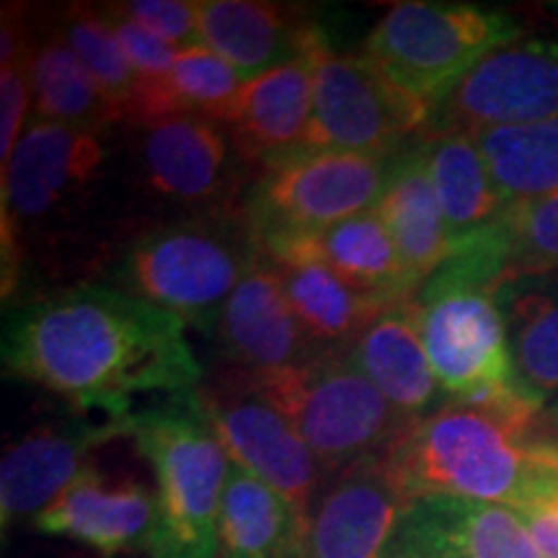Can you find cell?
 <instances>
[{
    "label": "cell",
    "mask_w": 558,
    "mask_h": 558,
    "mask_svg": "<svg viewBox=\"0 0 558 558\" xmlns=\"http://www.w3.org/2000/svg\"><path fill=\"white\" fill-rule=\"evenodd\" d=\"M3 369L83 414L117 422L202 386L184 320L107 284L13 308L3 324Z\"/></svg>",
    "instance_id": "cell-1"
},
{
    "label": "cell",
    "mask_w": 558,
    "mask_h": 558,
    "mask_svg": "<svg viewBox=\"0 0 558 558\" xmlns=\"http://www.w3.org/2000/svg\"><path fill=\"white\" fill-rule=\"evenodd\" d=\"M497 411L448 401L380 456L403 501L458 497L522 509L558 492V445Z\"/></svg>",
    "instance_id": "cell-2"
},
{
    "label": "cell",
    "mask_w": 558,
    "mask_h": 558,
    "mask_svg": "<svg viewBox=\"0 0 558 558\" xmlns=\"http://www.w3.org/2000/svg\"><path fill=\"white\" fill-rule=\"evenodd\" d=\"M130 437L156 473L150 558H218L230 458L199 407L197 390L156 401L130 418Z\"/></svg>",
    "instance_id": "cell-3"
},
{
    "label": "cell",
    "mask_w": 558,
    "mask_h": 558,
    "mask_svg": "<svg viewBox=\"0 0 558 558\" xmlns=\"http://www.w3.org/2000/svg\"><path fill=\"white\" fill-rule=\"evenodd\" d=\"M416 324L450 401L535 424L546 401L522 386L494 292L439 267L414 298Z\"/></svg>",
    "instance_id": "cell-4"
},
{
    "label": "cell",
    "mask_w": 558,
    "mask_h": 558,
    "mask_svg": "<svg viewBox=\"0 0 558 558\" xmlns=\"http://www.w3.org/2000/svg\"><path fill=\"white\" fill-rule=\"evenodd\" d=\"M248 380L288 416L326 471L380 458L411 424L362 373L352 349H324L300 365Z\"/></svg>",
    "instance_id": "cell-5"
},
{
    "label": "cell",
    "mask_w": 558,
    "mask_h": 558,
    "mask_svg": "<svg viewBox=\"0 0 558 558\" xmlns=\"http://www.w3.org/2000/svg\"><path fill=\"white\" fill-rule=\"evenodd\" d=\"M262 259L251 222L197 220L166 226L132 243L120 267V290L215 331L230 292Z\"/></svg>",
    "instance_id": "cell-6"
},
{
    "label": "cell",
    "mask_w": 558,
    "mask_h": 558,
    "mask_svg": "<svg viewBox=\"0 0 558 558\" xmlns=\"http://www.w3.org/2000/svg\"><path fill=\"white\" fill-rule=\"evenodd\" d=\"M518 39L520 26L507 13L403 0L373 26L362 54L388 83L435 109L478 60Z\"/></svg>",
    "instance_id": "cell-7"
},
{
    "label": "cell",
    "mask_w": 558,
    "mask_h": 558,
    "mask_svg": "<svg viewBox=\"0 0 558 558\" xmlns=\"http://www.w3.org/2000/svg\"><path fill=\"white\" fill-rule=\"evenodd\" d=\"M305 50L313 62V114L303 150L388 160L411 135L427 132L435 109L388 83L365 54L331 50L320 32Z\"/></svg>",
    "instance_id": "cell-8"
},
{
    "label": "cell",
    "mask_w": 558,
    "mask_h": 558,
    "mask_svg": "<svg viewBox=\"0 0 558 558\" xmlns=\"http://www.w3.org/2000/svg\"><path fill=\"white\" fill-rule=\"evenodd\" d=\"M390 158L300 150L259 171L246 199L254 239L318 230L378 205Z\"/></svg>",
    "instance_id": "cell-9"
},
{
    "label": "cell",
    "mask_w": 558,
    "mask_h": 558,
    "mask_svg": "<svg viewBox=\"0 0 558 558\" xmlns=\"http://www.w3.org/2000/svg\"><path fill=\"white\" fill-rule=\"evenodd\" d=\"M197 399L230 463L282 494L305 525L326 469L288 416L251 386L243 369L202 383Z\"/></svg>",
    "instance_id": "cell-10"
},
{
    "label": "cell",
    "mask_w": 558,
    "mask_h": 558,
    "mask_svg": "<svg viewBox=\"0 0 558 558\" xmlns=\"http://www.w3.org/2000/svg\"><path fill=\"white\" fill-rule=\"evenodd\" d=\"M104 156L101 132L29 120L13 150L3 186V295H9L19 267V222L47 218L94 181Z\"/></svg>",
    "instance_id": "cell-11"
},
{
    "label": "cell",
    "mask_w": 558,
    "mask_h": 558,
    "mask_svg": "<svg viewBox=\"0 0 558 558\" xmlns=\"http://www.w3.org/2000/svg\"><path fill=\"white\" fill-rule=\"evenodd\" d=\"M558 117V47L525 41L478 60L435 107L427 132L512 128Z\"/></svg>",
    "instance_id": "cell-12"
},
{
    "label": "cell",
    "mask_w": 558,
    "mask_h": 558,
    "mask_svg": "<svg viewBox=\"0 0 558 558\" xmlns=\"http://www.w3.org/2000/svg\"><path fill=\"white\" fill-rule=\"evenodd\" d=\"M120 437H130V418L47 424L16 439L0 463L3 530L37 518L83 471L90 469V452Z\"/></svg>",
    "instance_id": "cell-13"
},
{
    "label": "cell",
    "mask_w": 558,
    "mask_h": 558,
    "mask_svg": "<svg viewBox=\"0 0 558 558\" xmlns=\"http://www.w3.org/2000/svg\"><path fill=\"white\" fill-rule=\"evenodd\" d=\"M388 550L411 558H543L518 509L458 497L409 501Z\"/></svg>",
    "instance_id": "cell-14"
},
{
    "label": "cell",
    "mask_w": 558,
    "mask_h": 558,
    "mask_svg": "<svg viewBox=\"0 0 558 558\" xmlns=\"http://www.w3.org/2000/svg\"><path fill=\"white\" fill-rule=\"evenodd\" d=\"M403 507L380 458L352 465L316 499L295 558H383Z\"/></svg>",
    "instance_id": "cell-15"
},
{
    "label": "cell",
    "mask_w": 558,
    "mask_h": 558,
    "mask_svg": "<svg viewBox=\"0 0 558 558\" xmlns=\"http://www.w3.org/2000/svg\"><path fill=\"white\" fill-rule=\"evenodd\" d=\"M313 114V62L300 58L241 83L235 96L213 117L226 130L241 160L264 171L303 150Z\"/></svg>",
    "instance_id": "cell-16"
},
{
    "label": "cell",
    "mask_w": 558,
    "mask_h": 558,
    "mask_svg": "<svg viewBox=\"0 0 558 558\" xmlns=\"http://www.w3.org/2000/svg\"><path fill=\"white\" fill-rule=\"evenodd\" d=\"M259 248L269 262L320 264L390 303H407L418 292L375 207L318 230L269 235L259 241Z\"/></svg>",
    "instance_id": "cell-17"
},
{
    "label": "cell",
    "mask_w": 558,
    "mask_h": 558,
    "mask_svg": "<svg viewBox=\"0 0 558 558\" xmlns=\"http://www.w3.org/2000/svg\"><path fill=\"white\" fill-rule=\"evenodd\" d=\"M156 494L135 478H109L90 465L70 484L32 525L41 535L68 538L117 556L148 548L156 527Z\"/></svg>",
    "instance_id": "cell-18"
},
{
    "label": "cell",
    "mask_w": 558,
    "mask_h": 558,
    "mask_svg": "<svg viewBox=\"0 0 558 558\" xmlns=\"http://www.w3.org/2000/svg\"><path fill=\"white\" fill-rule=\"evenodd\" d=\"M215 331L230 362L248 375L277 373L324 352L303 331L264 254L228 295Z\"/></svg>",
    "instance_id": "cell-19"
},
{
    "label": "cell",
    "mask_w": 558,
    "mask_h": 558,
    "mask_svg": "<svg viewBox=\"0 0 558 558\" xmlns=\"http://www.w3.org/2000/svg\"><path fill=\"white\" fill-rule=\"evenodd\" d=\"M140 130V163L150 192L177 205H207L226 197L233 177V143L220 124L199 114H173Z\"/></svg>",
    "instance_id": "cell-20"
},
{
    "label": "cell",
    "mask_w": 558,
    "mask_h": 558,
    "mask_svg": "<svg viewBox=\"0 0 558 558\" xmlns=\"http://www.w3.org/2000/svg\"><path fill=\"white\" fill-rule=\"evenodd\" d=\"M318 29L298 5L267 0H199V45L243 81L300 58Z\"/></svg>",
    "instance_id": "cell-21"
},
{
    "label": "cell",
    "mask_w": 558,
    "mask_h": 558,
    "mask_svg": "<svg viewBox=\"0 0 558 558\" xmlns=\"http://www.w3.org/2000/svg\"><path fill=\"white\" fill-rule=\"evenodd\" d=\"M378 215L390 230L411 282L418 290L448 262L452 241L432 184L424 140L409 143L390 158L388 179L378 199Z\"/></svg>",
    "instance_id": "cell-22"
},
{
    "label": "cell",
    "mask_w": 558,
    "mask_h": 558,
    "mask_svg": "<svg viewBox=\"0 0 558 558\" xmlns=\"http://www.w3.org/2000/svg\"><path fill=\"white\" fill-rule=\"evenodd\" d=\"M352 357L390 407L411 422L437 411V401L445 399L418 333L414 298L375 318L354 341Z\"/></svg>",
    "instance_id": "cell-23"
},
{
    "label": "cell",
    "mask_w": 558,
    "mask_h": 558,
    "mask_svg": "<svg viewBox=\"0 0 558 558\" xmlns=\"http://www.w3.org/2000/svg\"><path fill=\"white\" fill-rule=\"evenodd\" d=\"M267 259V256H264ZM269 262V259H267ZM292 311L318 349H352L367 326L399 303L354 288L313 262H269Z\"/></svg>",
    "instance_id": "cell-24"
},
{
    "label": "cell",
    "mask_w": 558,
    "mask_h": 558,
    "mask_svg": "<svg viewBox=\"0 0 558 558\" xmlns=\"http://www.w3.org/2000/svg\"><path fill=\"white\" fill-rule=\"evenodd\" d=\"M303 527L282 494L230 465L220 507L218 558H295Z\"/></svg>",
    "instance_id": "cell-25"
},
{
    "label": "cell",
    "mask_w": 558,
    "mask_h": 558,
    "mask_svg": "<svg viewBox=\"0 0 558 558\" xmlns=\"http://www.w3.org/2000/svg\"><path fill=\"white\" fill-rule=\"evenodd\" d=\"M26 75L32 88V120L101 132L122 122L94 75L83 68L58 32L29 41Z\"/></svg>",
    "instance_id": "cell-26"
},
{
    "label": "cell",
    "mask_w": 558,
    "mask_h": 558,
    "mask_svg": "<svg viewBox=\"0 0 558 558\" xmlns=\"http://www.w3.org/2000/svg\"><path fill=\"white\" fill-rule=\"evenodd\" d=\"M424 156L450 241L469 239L505 209L476 140L463 132H424Z\"/></svg>",
    "instance_id": "cell-27"
},
{
    "label": "cell",
    "mask_w": 558,
    "mask_h": 558,
    "mask_svg": "<svg viewBox=\"0 0 558 558\" xmlns=\"http://www.w3.org/2000/svg\"><path fill=\"white\" fill-rule=\"evenodd\" d=\"M471 137L476 140L505 205L558 192V117L481 130Z\"/></svg>",
    "instance_id": "cell-28"
},
{
    "label": "cell",
    "mask_w": 558,
    "mask_h": 558,
    "mask_svg": "<svg viewBox=\"0 0 558 558\" xmlns=\"http://www.w3.org/2000/svg\"><path fill=\"white\" fill-rule=\"evenodd\" d=\"M497 300L522 386L548 401L558 393V290L505 288Z\"/></svg>",
    "instance_id": "cell-29"
},
{
    "label": "cell",
    "mask_w": 558,
    "mask_h": 558,
    "mask_svg": "<svg viewBox=\"0 0 558 558\" xmlns=\"http://www.w3.org/2000/svg\"><path fill=\"white\" fill-rule=\"evenodd\" d=\"M486 230L497 248L501 290L558 271V192L507 205Z\"/></svg>",
    "instance_id": "cell-30"
},
{
    "label": "cell",
    "mask_w": 558,
    "mask_h": 558,
    "mask_svg": "<svg viewBox=\"0 0 558 558\" xmlns=\"http://www.w3.org/2000/svg\"><path fill=\"white\" fill-rule=\"evenodd\" d=\"M58 34L65 39L75 58L83 62V68L94 75V81L99 83L107 99L114 104L122 122H128L132 96H135L137 88V75L128 58H124L120 39H117L101 9L73 5L62 16Z\"/></svg>",
    "instance_id": "cell-31"
},
{
    "label": "cell",
    "mask_w": 558,
    "mask_h": 558,
    "mask_svg": "<svg viewBox=\"0 0 558 558\" xmlns=\"http://www.w3.org/2000/svg\"><path fill=\"white\" fill-rule=\"evenodd\" d=\"M117 11L177 50L199 45V3L194 0H130L117 3Z\"/></svg>",
    "instance_id": "cell-32"
},
{
    "label": "cell",
    "mask_w": 558,
    "mask_h": 558,
    "mask_svg": "<svg viewBox=\"0 0 558 558\" xmlns=\"http://www.w3.org/2000/svg\"><path fill=\"white\" fill-rule=\"evenodd\" d=\"M101 13L107 16L117 39H120L124 58H128L132 70H135L137 81L163 78V75L171 73L179 54L177 47L166 45V41L158 39L156 34L137 26L135 21H130L124 13L117 11V5H107V9H101Z\"/></svg>",
    "instance_id": "cell-33"
},
{
    "label": "cell",
    "mask_w": 558,
    "mask_h": 558,
    "mask_svg": "<svg viewBox=\"0 0 558 558\" xmlns=\"http://www.w3.org/2000/svg\"><path fill=\"white\" fill-rule=\"evenodd\" d=\"M32 111V88L26 58L0 65V171L9 169L13 150L26 130Z\"/></svg>",
    "instance_id": "cell-34"
},
{
    "label": "cell",
    "mask_w": 558,
    "mask_h": 558,
    "mask_svg": "<svg viewBox=\"0 0 558 558\" xmlns=\"http://www.w3.org/2000/svg\"><path fill=\"white\" fill-rule=\"evenodd\" d=\"M543 558H558V492L518 509Z\"/></svg>",
    "instance_id": "cell-35"
},
{
    "label": "cell",
    "mask_w": 558,
    "mask_h": 558,
    "mask_svg": "<svg viewBox=\"0 0 558 558\" xmlns=\"http://www.w3.org/2000/svg\"><path fill=\"white\" fill-rule=\"evenodd\" d=\"M383 558H411V556H403V554H393V550H388V554H386V556H383Z\"/></svg>",
    "instance_id": "cell-36"
},
{
    "label": "cell",
    "mask_w": 558,
    "mask_h": 558,
    "mask_svg": "<svg viewBox=\"0 0 558 558\" xmlns=\"http://www.w3.org/2000/svg\"><path fill=\"white\" fill-rule=\"evenodd\" d=\"M550 416L558 418V399H556V403H554V409H550Z\"/></svg>",
    "instance_id": "cell-37"
},
{
    "label": "cell",
    "mask_w": 558,
    "mask_h": 558,
    "mask_svg": "<svg viewBox=\"0 0 558 558\" xmlns=\"http://www.w3.org/2000/svg\"><path fill=\"white\" fill-rule=\"evenodd\" d=\"M554 418H556V416H554ZM556 422H558V418H556ZM548 439H550V442L558 445V435H556V437H548Z\"/></svg>",
    "instance_id": "cell-38"
}]
</instances>
